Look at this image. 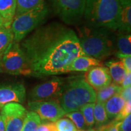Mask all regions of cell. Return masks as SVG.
<instances>
[{"label":"cell","mask_w":131,"mask_h":131,"mask_svg":"<svg viewBox=\"0 0 131 131\" xmlns=\"http://www.w3.org/2000/svg\"><path fill=\"white\" fill-rule=\"evenodd\" d=\"M0 25L3 26V19L2 18V17L1 16V15H0Z\"/></svg>","instance_id":"37"},{"label":"cell","mask_w":131,"mask_h":131,"mask_svg":"<svg viewBox=\"0 0 131 131\" xmlns=\"http://www.w3.org/2000/svg\"><path fill=\"white\" fill-rule=\"evenodd\" d=\"M14 41V34L10 27L0 28V63L8 47Z\"/></svg>","instance_id":"20"},{"label":"cell","mask_w":131,"mask_h":131,"mask_svg":"<svg viewBox=\"0 0 131 131\" xmlns=\"http://www.w3.org/2000/svg\"><path fill=\"white\" fill-rule=\"evenodd\" d=\"M3 27V26H2L1 25H0V28H1V27Z\"/></svg>","instance_id":"41"},{"label":"cell","mask_w":131,"mask_h":131,"mask_svg":"<svg viewBox=\"0 0 131 131\" xmlns=\"http://www.w3.org/2000/svg\"><path fill=\"white\" fill-rule=\"evenodd\" d=\"M85 80L96 92L112 83L109 69L103 66H95L88 70Z\"/></svg>","instance_id":"12"},{"label":"cell","mask_w":131,"mask_h":131,"mask_svg":"<svg viewBox=\"0 0 131 131\" xmlns=\"http://www.w3.org/2000/svg\"><path fill=\"white\" fill-rule=\"evenodd\" d=\"M64 116L69 118L73 123L78 130H81L86 128V125L83 114L79 111L67 113Z\"/></svg>","instance_id":"25"},{"label":"cell","mask_w":131,"mask_h":131,"mask_svg":"<svg viewBox=\"0 0 131 131\" xmlns=\"http://www.w3.org/2000/svg\"><path fill=\"white\" fill-rule=\"evenodd\" d=\"M121 6V14L119 32L129 33L131 30V0H119Z\"/></svg>","instance_id":"15"},{"label":"cell","mask_w":131,"mask_h":131,"mask_svg":"<svg viewBox=\"0 0 131 131\" xmlns=\"http://www.w3.org/2000/svg\"><path fill=\"white\" fill-rule=\"evenodd\" d=\"M0 131H5L4 125L3 123L2 118L1 117V115H0Z\"/></svg>","instance_id":"34"},{"label":"cell","mask_w":131,"mask_h":131,"mask_svg":"<svg viewBox=\"0 0 131 131\" xmlns=\"http://www.w3.org/2000/svg\"><path fill=\"white\" fill-rule=\"evenodd\" d=\"M115 55L121 60L127 73L131 72V55H126L115 53Z\"/></svg>","instance_id":"28"},{"label":"cell","mask_w":131,"mask_h":131,"mask_svg":"<svg viewBox=\"0 0 131 131\" xmlns=\"http://www.w3.org/2000/svg\"><path fill=\"white\" fill-rule=\"evenodd\" d=\"M16 9V0H0V15L3 19V27H10Z\"/></svg>","instance_id":"14"},{"label":"cell","mask_w":131,"mask_h":131,"mask_svg":"<svg viewBox=\"0 0 131 131\" xmlns=\"http://www.w3.org/2000/svg\"><path fill=\"white\" fill-rule=\"evenodd\" d=\"M28 107L31 111L38 115L42 121L57 122L66 114L58 101L53 100L29 101Z\"/></svg>","instance_id":"10"},{"label":"cell","mask_w":131,"mask_h":131,"mask_svg":"<svg viewBox=\"0 0 131 131\" xmlns=\"http://www.w3.org/2000/svg\"><path fill=\"white\" fill-rule=\"evenodd\" d=\"M55 14L63 22L75 25L83 17L86 0H51Z\"/></svg>","instance_id":"7"},{"label":"cell","mask_w":131,"mask_h":131,"mask_svg":"<svg viewBox=\"0 0 131 131\" xmlns=\"http://www.w3.org/2000/svg\"><path fill=\"white\" fill-rule=\"evenodd\" d=\"M122 86L114 83H111L107 86L98 90L96 92V101L105 103L106 101L114 95L119 94Z\"/></svg>","instance_id":"19"},{"label":"cell","mask_w":131,"mask_h":131,"mask_svg":"<svg viewBox=\"0 0 131 131\" xmlns=\"http://www.w3.org/2000/svg\"><path fill=\"white\" fill-rule=\"evenodd\" d=\"M36 131H58V130L55 123L53 122L43 121L41 122V123Z\"/></svg>","instance_id":"29"},{"label":"cell","mask_w":131,"mask_h":131,"mask_svg":"<svg viewBox=\"0 0 131 131\" xmlns=\"http://www.w3.org/2000/svg\"><path fill=\"white\" fill-rule=\"evenodd\" d=\"M115 53L126 55H131V35L129 33L118 32L116 37Z\"/></svg>","instance_id":"18"},{"label":"cell","mask_w":131,"mask_h":131,"mask_svg":"<svg viewBox=\"0 0 131 131\" xmlns=\"http://www.w3.org/2000/svg\"><path fill=\"white\" fill-rule=\"evenodd\" d=\"M3 72V70H2V69H1V66H0V73L1 72Z\"/></svg>","instance_id":"39"},{"label":"cell","mask_w":131,"mask_h":131,"mask_svg":"<svg viewBox=\"0 0 131 131\" xmlns=\"http://www.w3.org/2000/svg\"><path fill=\"white\" fill-rule=\"evenodd\" d=\"M94 116L95 124L97 126V127L104 125L109 121L106 112L104 103L96 102V104H95Z\"/></svg>","instance_id":"23"},{"label":"cell","mask_w":131,"mask_h":131,"mask_svg":"<svg viewBox=\"0 0 131 131\" xmlns=\"http://www.w3.org/2000/svg\"><path fill=\"white\" fill-rule=\"evenodd\" d=\"M118 131H131V115L129 114L123 122H121L119 126Z\"/></svg>","instance_id":"30"},{"label":"cell","mask_w":131,"mask_h":131,"mask_svg":"<svg viewBox=\"0 0 131 131\" xmlns=\"http://www.w3.org/2000/svg\"><path fill=\"white\" fill-rule=\"evenodd\" d=\"M119 0H86L84 18L86 24L115 31L119 26Z\"/></svg>","instance_id":"3"},{"label":"cell","mask_w":131,"mask_h":131,"mask_svg":"<svg viewBox=\"0 0 131 131\" xmlns=\"http://www.w3.org/2000/svg\"><path fill=\"white\" fill-rule=\"evenodd\" d=\"M107 124H106V127H105V128L104 129V130H103V131H107Z\"/></svg>","instance_id":"38"},{"label":"cell","mask_w":131,"mask_h":131,"mask_svg":"<svg viewBox=\"0 0 131 131\" xmlns=\"http://www.w3.org/2000/svg\"><path fill=\"white\" fill-rule=\"evenodd\" d=\"M106 126V124H104V125L99 126V127H98V131H103V130H104V129L105 128Z\"/></svg>","instance_id":"36"},{"label":"cell","mask_w":131,"mask_h":131,"mask_svg":"<svg viewBox=\"0 0 131 131\" xmlns=\"http://www.w3.org/2000/svg\"><path fill=\"white\" fill-rule=\"evenodd\" d=\"M77 35L83 53L98 60L110 56L115 47L114 30L86 24L78 27Z\"/></svg>","instance_id":"2"},{"label":"cell","mask_w":131,"mask_h":131,"mask_svg":"<svg viewBox=\"0 0 131 131\" xmlns=\"http://www.w3.org/2000/svg\"><path fill=\"white\" fill-rule=\"evenodd\" d=\"M97 66H103L101 60L88 55H80L75 58L68 66L66 73L69 72H88Z\"/></svg>","instance_id":"13"},{"label":"cell","mask_w":131,"mask_h":131,"mask_svg":"<svg viewBox=\"0 0 131 131\" xmlns=\"http://www.w3.org/2000/svg\"><path fill=\"white\" fill-rule=\"evenodd\" d=\"M45 3V0H16L15 16L31 10Z\"/></svg>","instance_id":"21"},{"label":"cell","mask_w":131,"mask_h":131,"mask_svg":"<svg viewBox=\"0 0 131 131\" xmlns=\"http://www.w3.org/2000/svg\"><path fill=\"white\" fill-rule=\"evenodd\" d=\"M55 125L58 131H77L76 126L69 119L60 118L55 123Z\"/></svg>","instance_id":"26"},{"label":"cell","mask_w":131,"mask_h":131,"mask_svg":"<svg viewBox=\"0 0 131 131\" xmlns=\"http://www.w3.org/2000/svg\"><path fill=\"white\" fill-rule=\"evenodd\" d=\"M121 122L114 120L107 124V131H118L119 126Z\"/></svg>","instance_id":"32"},{"label":"cell","mask_w":131,"mask_h":131,"mask_svg":"<svg viewBox=\"0 0 131 131\" xmlns=\"http://www.w3.org/2000/svg\"><path fill=\"white\" fill-rule=\"evenodd\" d=\"M0 66L3 72L14 75H31L28 61L18 42L13 41L5 52Z\"/></svg>","instance_id":"6"},{"label":"cell","mask_w":131,"mask_h":131,"mask_svg":"<svg viewBox=\"0 0 131 131\" xmlns=\"http://www.w3.org/2000/svg\"><path fill=\"white\" fill-rule=\"evenodd\" d=\"M65 80L59 77L41 83L34 87L29 93L30 101L53 100L56 101L61 94Z\"/></svg>","instance_id":"9"},{"label":"cell","mask_w":131,"mask_h":131,"mask_svg":"<svg viewBox=\"0 0 131 131\" xmlns=\"http://www.w3.org/2000/svg\"><path fill=\"white\" fill-rule=\"evenodd\" d=\"M49 14V7L45 3L28 12L15 16L10 26L14 41L19 42L24 40L29 33L38 28L46 19Z\"/></svg>","instance_id":"5"},{"label":"cell","mask_w":131,"mask_h":131,"mask_svg":"<svg viewBox=\"0 0 131 131\" xmlns=\"http://www.w3.org/2000/svg\"><path fill=\"white\" fill-rule=\"evenodd\" d=\"M95 103H88L80 108V112L84 117L86 127L91 128L95 124L94 108Z\"/></svg>","instance_id":"24"},{"label":"cell","mask_w":131,"mask_h":131,"mask_svg":"<svg viewBox=\"0 0 131 131\" xmlns=\"http://www.w3.org/2000/svg\"><path fill=\"white\" fill-rule=\"evenodd\" d=\"M41 123V119L38 115L30 111L27 112L21 131H36Z\"/></svg>","instance_id":"22"},{"label":"cell","mask_w":131,"mask_h":131,"mask_svg":"<svg viewBox=\"0 0 131 131\" xmlns=\"http://www.w3.org/2000/svg\"><path fill=\"white\" fill-rule=\"evenodd\" d=\"M26 89L20 83L0 84V104L23 103L26 98Z\"/></svg>","instance_id":"11"},{"label":"cell","mask_w":131,"mask_h":131,"mask_svg":"<svg viewBox=\"0 0 131 131\" xmlns=\"http://www.w3.org/2000/svg\"><path fill=\"white\" fill-rule=\"evenodd\" d=\"M20 47L35 77L66 73L75 58L86 55L74 30L57 23L37 28Z\"/></svg>","instance_id":"1"},{"label":"cell","mask_w":131,"mask_h":131,"mask_svg":"<svg viewBox=\"0 0 131 131\" xmlns=\"http://www.w3.org/2000/svg\"><path fill=\"white\" fill-rule=\"evenodd\" d=\"M131 85V72L130 73H127L126 74L125 77L123 80V81L121 84L120 86L122 88H127V87L130 86Z\"/></svg>","instance_id":"33"},{"label":"cell","mask_w":131,"mask_h":131,"mask_svg":"<svg viewBox=\"0 0 131 131\" xmlns=\"http://www.w3.org/2000/svg\"><path fill=\"white\" fill-rule=\"evenodd\" d=\"M126 101L119 94H117L109 98L104 103L108 118L114 119L122 111Z\"/></svg>","instance_id":"16"},{"label":"cell","mask_w":131,"mask_h":131,"mask_svg":"<svg viewBox=\"0 0 131 131\" xmlns=\"http://www.w3.org/2000/svg\"><path fill=\"white\" fill-rule=\"evenodd\" d=\"M3 106H4V105H3V104H0V109H1V107H3Z\"/></svg>","instance_id":"40"},{"label":"cell","mask_w":131,"mask_h":131,"mask_svg":"<svg viewBox=\"0 0 131 131\" xmlns=\"http://www.w3.org/2000/svg\"><path fill=\"white\" fill-rule=\"evenodd\" d=\"M131 112V100L127 101L125 103L124 107H123L122 111L119 112L118 114L117 115V117L115 118L114 119L116 121L120 122L121 120L125 118L127 116L130 114Z\"/></svg>","instance_id":"27"},{"label":"cell","mask_w":131,"mask_h":131,"mask_svg":"<svg viewBox=\"0 0 131 131\" xmlns=\"http://www.w3.org/2000/svg\"><path fill=\"white\" fill-rule=\"evenodd\" d=\"M114 83L121 85L123 80L126 74L125 68L121 60H111L105 63Z\"/></svg>","instance_id":"17"},{"label":"cell","mask_w":131,"mask_h":131,"mask_svg":"<svg viewBox=\"0 0 131 131\" xmlns=\"http://www.w3.org/2000/svg\"><path fill=\"white\" fill-rule=\"evenodd\" d=\"M98 127L96 128H89L88 129H81V130H78L77 131H98Z\"/></svg>","instance_id":"35"},{"label":"cell","mask_w":131,"mask_h":131,"mask_svg":"<svg viewBox=\"0 0 131 131\" xmlns=\"http://www.w3.org/2000/svg\"><path fill=\"white\" fill-rule=\"evenodd\" d=\"M58 101L66 114L79 111L85 104L96 102V91L83 77L70 78L65 81Z\"/></svg>","instance_id":"4"},{"label":"cell","mask_w":131,"mask_h":131,"mask_svg":"<svg viewBox=\"0 0 131 131\" xmlns=\"http://www.w3.org/2000/svg\"><path fill=\"white\" fill-rule=\"evenodd\" d=\"M5 131H21L28 111L20 103H10L1 108Z\"/></svg>","instance_id":"8"},{"label":"cell","mask_w":131,"mask_h":131,"mask_svg":"<svg viewBox=\"0 0 131 131\" xmlns=\"http://www.w3.org/2000/svg\"><path fill=\"white\" fill-rule=\"evenodd\" d=\"M119 94L126 102L131 100V87L129 86L124 88H122Z\"/></svg>","instance_id":"31"}]
</instances>
